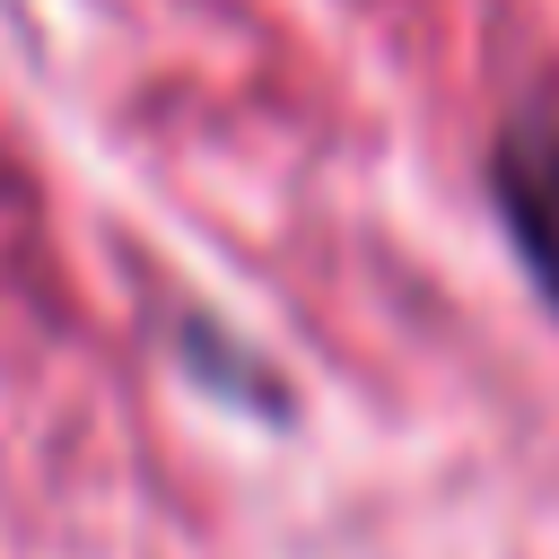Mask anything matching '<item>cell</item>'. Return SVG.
Instances as JSON below:
<instances>
[{
  "mask_svg": "<svg viewBox=\"0 0 559 559\" xmlns=\"http://www.w3.org/2000/svg\"><path fill=\"white\" fill-rule=\"evenodd\" d=\"M489 210L533 297L559 314V105H515L489 140Z\"/></svg>",
  "mask_w": 559,
  "mask_h": 559,
  "instance_id": "cell-1",
  "label": "cell"
}]
</instances>
